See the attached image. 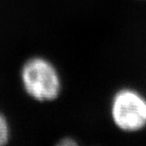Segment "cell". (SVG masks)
<instances>
[{"label":"cell","instance_id":"obj_4","mask_svg":"<svg viewBox=\"0 0 146 146\" xmlns=\"http://www.w3.org/2000/svg\"><path fill=\"white\" fill-rule=\"evenodd\" d=\"M60 145H76L77 144V142H76L73 139H70V138H65L63 139H61V141L59 142Z\"/></svg>","mask_w":146,"mask_h":146},{"label":"cell","instance_id":"obj_3","mask_svg":"<svg viewBox=\"0 0 146 146\" xmlns=\"http://www.w3.org/2000/svg\"><path fill=\"white\" fill-rule=\"evenodd\" d=\"M11 125L7 118L0 113V146L9 143L11 139Z\"/></svg>","mask_w":146,"mask_h":146},{"label":"cell","instance_id":"obj_1","mask_svg":"<svg viewBox=\"0 0 146 146\" xmlns=\"http://www.w3.org/2000/svg\"><path fill=\"white\" fill-rule=\"evenodd\" d=\"M20 82L26 94L39 103L56 101L63 90L62 77L58 68L43 56L31 57L23 64Z\"/></svg>","mask_w":146,"mask_h":146},{"label":"cell","instance_id":"obj_2","mask_svg":"<svg viewBox=\"0 0 146 146\" xmlns=\"http://www.w3.org/2000/svg\"><path fill=\"white\" fill-rule=\"evenodd\" d=\"M109 115L121 132H141L146 128V97L133 87H121L111 98Z\"/></svg>","mask_w":146,"mask_h":146}]
</instances>
